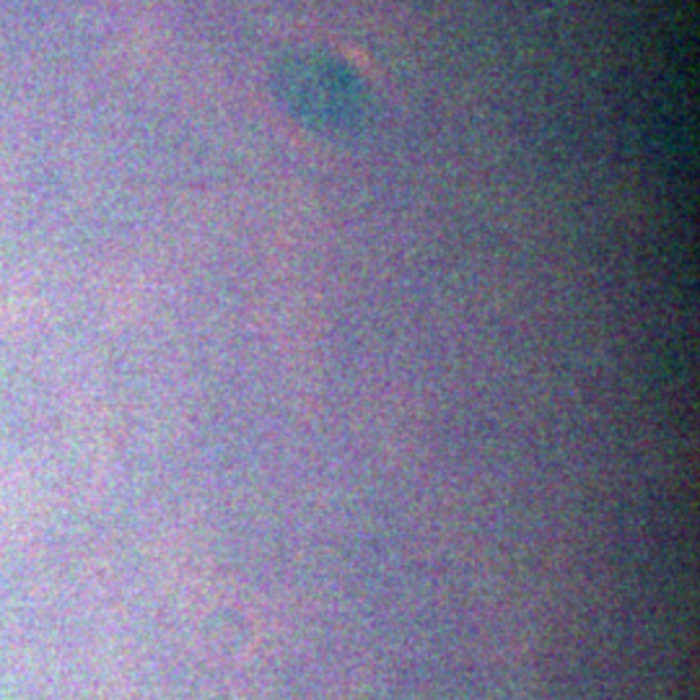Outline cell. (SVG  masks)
<instances>
[{
	"mask_svg": "<svg viewBox=\"0 0 700 700\" xmlns=\"http://www.w3.org/2000/svg\"><path fill=\"white\" fill-rule=\"evenodd\" d=\"M291 114L317 133H358L366 122L369 99L358 78L330 55H293L286 75Z\"/></svg>",
	"mask_w": 700,
	"mask_h": 700,
	"instance_id": "6da1fadb",
	"label": "cell"
}]
</instances>
